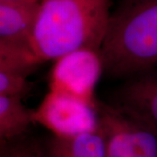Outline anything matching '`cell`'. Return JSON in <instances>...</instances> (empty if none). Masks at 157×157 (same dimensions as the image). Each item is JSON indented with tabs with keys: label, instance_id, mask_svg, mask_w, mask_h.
Listing matches in <instances>:
<instances>
[{
	"label": "cell",
	"instance_id": "6da1fadb",
	"mask_svg": "<svg viewBox=\"0 0 157 157\" xmlns=\"http://www.w3.org/2000/svg\"><path fill=\"white\" fill-rule=\"evenodd\" d=\"M112 0H42L31 47L41 64L74 51L101 52Z\"/></svg>",
	"mask_w": 157,
	"mask_h": 157
},
{
	"label": "cell",
	"instance_id": "7a4b0ae2",
	"mask_svg": "<svg viewBox=\"0 0 157 157\" xmlns=\"http://www.w3.org/2000/svg\"><path fill=\"white\" fill-rule=\"evenodd\" d=\"M101 55L113 78L156 71L157 0H126L112 13Z\"/></svg>",
	"mask_w": 157,
	"mask_h": 157
},
{
	"label": "cell",
	"instance_id": "3957f363",
	"mask_svg": "<svg viewBox=\"0 0 157 157\" xmlns=\"http://www.w3.org/2000/svg\"><path fill=\"white\" fill-rule=\"evenodd\" d=\"M107 157H157V129L118 105L98 101Z\"/></svg>",
	"mask_w": 157,
	"mask_h": 157
},
{
	"label": "cell",
	"instance_id": "277c9868",
	"mask_svg": "<svg viewBox=\"0 0 157 157\" xmlns=\"http://www.w3.org/2000/svg\"><path fill=\"white\" fill-rule=\"evenodd\" d=\"M104 73L101 52L80 49L54 61L50 75V90L64 93L97 106L95 87Z\"/></svg>",
	"mask_w": 157,
	"mask_h": 157
},
{
	"label": "cell",
	"instance_id": "5b68a950",
	"mask_svg": "<svg viewBox=\"0 0 157 157\" xmlns=\"http://www.w3.org/2000/svg\"><path fill=\"white\" fill-rule=\"evenodd\" d=\"M33 121L54 135L68 136L99 127L98 105L94 106L64 93L52 91L33 110Z\"/></svg>",
	"mask_w": 157,
	"mask_h": 157
},
{
	"label": "cell",
	"instance_id": "8992f818",
	"mask_svg": "<svg viewBox=\"0 0 157 157\" xmlns=\"http://www.w3.org/2000/svg\"><path fill=\"white\" fill-rule=\"evenodd\" d=\"M39 6L0 1V46L31 47Z\"/></svg>",
	"mask_w": 157,
	"mask_h": 157
},
{
	"label": "cell",
	"instance_id": "52a82bcc",
	"mask_svg": "<svg viewBox=\"0 0 157 157\" xmlns=\"http://www.w3.org/2000/svg\"><path fill=\"white\" fill-rule=\"evenodd\" d=\"M117 105L157 129V70L128 78Z\"/></svg>",
	"mask_w": 157,
	"mask_h": 157
},
{
	"label": "cell",
	"instance_id": "ba28073f",
	"mask_svg": "<svg viewBox=\"0 0 157 157\" xmlns=\"http://www.w3.org/2000/svg\"><path fill=\"white\" fill-rule=\"evenodd\" d=\"M42 148L44 157H107L106 139L100 125L78 135H53Z\"/></svg>",
	"mask_w": 157,
	"mask_h": 157
},
{
	"label": "cell",
	"instance_id": "9c48e42d",
	"mask_svg": "<svg viewBox=\"0 0 157 157\" xmlns=\"http://www.w3.org/2000/svg\"><path fill=\"white\" fill-rule=\"evenodd\" d=\"M33 121V110L16 97L0 95V139L7 141L20 138Z\"/></svg>",
	"mask_w": 157,
	"mask_h": 157
},
{
	"label": "cell",
	"instance_id": "30bf717a",
	"mask_svg": "<svg viewBox=\"0 0 157 157\" xmlns=\"http://www.w3.org/2000/svg\"><path fill=\"white\" fill-rule=\"evenodd\" d=\"M33 89V83L23 73L0 70V95L16 97L23 100Z\"/></svg>",
	"mask_w": 157,
	"mask_h": 157
},
{
	"label": "cell",
	"instance_id": "8fae6325",
	"mask_svg": "<svg viewBox=\"0 0 157 157\" xmlns=\"http://www.w3.org/2000/svg\"><path fill=\"white\" fill-rule=\"evenodd\" d=\"M0 157H44V154L39 145L17 138L1 141Z\"/></svg>",
	"mask_w": 157,
	"mask_h": 157
},
{
	"label": "cell",
	"instance_id": "7c38bea8",
	"mask_svg": "<svg viewBox=\"0 0 157 157\" xmlns=\"http://www.w3.org/2000/svg\"><path fill=\"white\" fill-rule=\"evenodd\" d=\"M0 1H8V2H19V3H28V4H39L42 0H0Z\"/></svg>",
	"mask_w": 157,
	"mask_h": 157
}]
</instances>
